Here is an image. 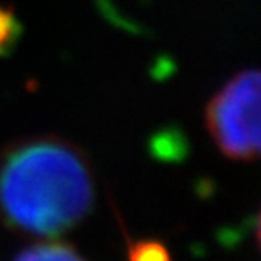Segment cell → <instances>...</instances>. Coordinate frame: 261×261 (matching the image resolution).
I'll return each mask as SVG.
<instances>
[{"instance_id":"6da1fadb","label":"cell","mask_w":261,"mask_h":261,"mask_svg":"<svg viewBox=\"0 0 261 261\" xmlns=\"http://www.w3.org/2000/svg\"><path fill=\"white\" fill-rule=\"evenodd\" d=\"M94 189L86 154L64 138L29 136L0 152V220L18 234L49 240L74 228Z\"/></svg>"},{"instance_id":"3957f363","label":"cell","mask_w":261,"mask_h":261,"mask_svg":"<svg viewBox=\"0 0 261 261\" xmlns=\"http://www.w3.org/2000/svg\"><path fill=\"white\" fill-rule=\"evenodd\" d=\"M15 261H86L74 249L64 243H37L22 250Z\"/></svg>"},{"instance_id":"5b68a950","label":"cell","mask_w":261,"mask_h":261,"mask_svg":"<svg viewBox=\"0 0 261 261\" xmlns=\"http://www.w3.org/2000/svg\"><path fill=\"white\" fill-rule=\"evenodd\" d=\"M129 261H171V254L160 241L142 240L130 245Z\"/></svg>"},{"instance_id":"277c9868","label":"cell","mask_w":261,"mask_h":261,"mask_svg":"<svg viewBox=\"0 0 261 261\" xmlns=\"http://www.w3.org/2000/svg\"><path fill=\"white\" fill-rule=\"evenodd\" d=\"M22 33V25L11 8L0 4V57L9 55L15 49Z\"/></svg>"},{"instance_id":"7a4b0ae2","label":"cell","mask_w":261,"mask_h":261,"mask_svg":"<svg viewBox=\"0 0 261 261\" xmlns=\"http://www.w3.org/2000/svg\"><path fill=\"white\" fill-rule=\"evenodd\" d=\"M205 125L230 160L252 162L259 156V71L243 69L211 98Z\"/></svg>"}]
</instances>
